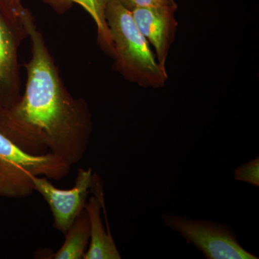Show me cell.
<instances>
[{
	"instance_id": "obj_1",
	"label": "cell",
	"mask_w": 259,
	"mask_h": 259,
	"mask_svg": "<svg viewBox=\"0 0 259 259\" xmlns=\"http://www.w3.org/2000/svg\"><path fill=\"white\" fill-rule=\"evenodd\" d=\"M32 41L23 96L0 115V134L31 155L52 153L74 166L83 159L93 124L88 105L67 93L31 15L24 20Z\"/></svg>"
},
{
	"instance_id": "obj_2",
	"label": "cell",
	"mask_w": 259,
	"mask_h": 259,
	"mask_svg": "<svg viewBox=\"0 0 259 259\" xmlns=\"http://www.w3.org/2000/svg\"><path fill=\"white\" fill-rule=\"evenodd\" d=\"M105 17L113 44L115 66L124 76L144 88L165 86L168 75L155 59L140 32L132 12L119 0H109Z\"/></svg>"
},
{
	"instance_id": "obj_3",
	"label": "cell",
	"mask_w": 259,
	"mask_h": 259,
	"mask_svg": "<svg viewBox=\"0 0 259 259\" xmlns=\"http://www.w3.org/2000/svg\"><path fill=\"white\" fill-rule=\"evenodd\" d=\"M71 168L58 155L29 154L0 134V197L26 198L35 192L34 177L61 180L69 175Z\"/></svg>"
},
{
	"instance_id": "obj_4",
	"label": "cell",
	"mask_w": 259,
	"mask_h": 259,
	"mask_svg": "<svg viewBox=\"0 0 259 259\" xmlns=\"http://www.w3.org/2000/svg\"><path fill=\"white\" fill-rule=\"evenodd\" d=\"M162 219L167 228L192 243L206 258H258L241 246L235 232L225 223L172 214H162Z\"/></svg>"
},
{
	"instance_id": "obj_5",
	"label": "cell",
	"mask_w": 259,
	"mask_h": 259,
	"mask_svg": "<svg viewBox=\"0 0 259 259\" xmlns=\"http://www.w3.org/2000/svg\"><path fill=\"white\" fill-rule=\"evenodd\" d=\"M93 179L92 168H79L74 187L64 190L56 187L47 177L32 178L34 190L44 197L50 207L54 218L53 226L63 234H66L85 209Z\"/></svg>"
},
{
	"instance_id": "obj_6",
	"label": "cell",
	"mask_w": 259,
	"mask_h": 259,
	"mask_svg": "<svg viewBox=\"0 0 259 259\" xmlns=\"http://www.w3.org/2000/svg\"><path fill=\"white\" fill-rule=\"evenodd\" d=\"M176 4L160 7H135L132 12L140 32L156 51L157 62L166 71L167 56L176 37L178 23L175 18Z\"/></svg>"
},
{
	"instance_id": "obj_7",
	"label": "cell",
	"mask_w": 259,
	"mask_h": 259,
	"mask_svg": "<svg viewBox=\"0 0 259 259\" xmlns=\"http://www.w3.org/2000/svg\"><path fill=\"white\" fill-rule=\"evenodd\" d=\"M90 192H93L95 196L88 199L85 206L90 220V241L83 259H120L122 257L116 246L111 232L105 228L102 222L101 211L105 203L102 183L96 173H93Z\"/></svg>"
},
{
	"instance_id": "obj_8",
	"label": "cell",
	"mask_w": 259,
	"mask_h": 259,
	"mask_svg": "<svg viewBox=\"0 0 259 259\" xmlns=\"http://www.w3.org/2000/svg\"><path fill=\"white\" fill-rule=\"evenodd\" d=\"M13 30L0 13V115L14 105L20 97L16 44Z\"/></svg>"
},
{
	"instance_id": "obj_9",
	"label": "cell",
	"mask_w": 259,
	"mask_h": 259,
	"mask_svg": "<svg viewBox=\"0 0 259 259\" xmlns=\"http://www.w3.org/2000/svg\"><path fill=\"white\" fill-rule=\"evenodd\" d=\"M58 11H64L73 3L81 5L91 15L97 28L100 44L108 54L113 56V44L107 25L105 12L109 0H44Z\"/></svg>"
},
{
	"instance_id": "obj_10",
	"label": "cell",
	"mask_w": 259,
	"mask_h": 259,
	"mask_svg": "<svg viewBox=\"0 0 259 259\" xmlns=\"http://www.w3.org/2000/svg\"><path fill=\"white\" fill-rule=\"evenodd\" d=\"M64 236V243L53 258L83 259L90 241V223L86 209L75 220Z\"/></svg>"
},
{
	"instance_id": "obj_11",
	"label": "cell",
	"mask_w": 259,
	"mask_h": 259,
	"mask_svg": "<svg viewBox=\"0 0 259 259\" xmlns=\"http://www.w3.org/2000/svg\"><path fill=\"white\" fill-rule=\"evenodd\" d=\"M0 13L14 29L24 26V19L29 12L20 0H0Z\"/></svg>"
},
{
	"instance_id": "obj_12",
	"label": "cell",
	"mask_w": 259,
	"mask_h": 259,
	"mask_svg": "<svg viewBox=\"0 0 259 259\" xmlns=\"http://www.w3.org/2000/svg\"><path fill=\"white\" fill-rule=\"evenodd\" d=\"M234 180L259 187V157L250 160L237 167L234 171Z\"/></svg>"
},
{
	"instance_id": "obj_13",
	"label": "cell",
	"mask_w": 259,
	"mask_h": 259,
	"mask_svg": "<svg viewBox=\"0 0 259 259\" xmlns=\"http://www.w3.org/2000/svg\"><path fill=\"white\" fill-rule=\"evenodd\" d=\"M135 7H160L164 5L175 4L174 2L169 3L166 0H131Z\"/></svg>"
},
{
	"instance_id": "obj_14",
	"label": "cell",
	"mask_w": 259,
	"mask_h": 259,
	"mask_svg": "<svg viewBox=\"0 0 259 259\" xmlns=\"http://www.w3.org/2000/svg\"><path fill=\"white\" fill-rule=\"evenodd\" d=\"M119 1L125 5L126 8H128L129 10H132L135 8V5L131 0H119Z\"/></svg>"
},
{
	"instance_id": "obj_15",
	"label": "cell",
	"mask_w": 259,
	"mask_h": 259,
	"mask_svg": "<svg viewBox=\"0 0 259 259\" xmlns=\"http://www.w3.org/2000/svg\"><path fill=\"white\" fill-rule=\"evenodd\" d=\"M167 2H169V3H172V2H174L173 0H166Z\"/></svg>"
}]
</instances>
